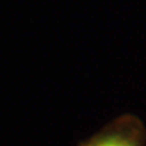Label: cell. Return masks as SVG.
<instances>
[{"mask_svg":"<svg viewBox=\"0 0 146 146\" xmlns=\"http://www.w3.org/2000/svg\"><path fill=\"white\" fill-rule=\"evenodd\" d=\"M78 146H146V127L138 116L125 113Z\"/></svg>","mask_w":146,"mask_h":146,"instance_id":"obj_1","label":"cell"}]
</instances>
